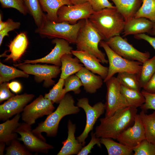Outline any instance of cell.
Returning <instances> with one entry per match:
<instances>
[{"label": "cell", "mask_w": 155, "mask_h": 155, "mask_svg": "<svg viewBox=\"0 0 155 155\" xmlns=\"http://www.w3.org/2000/svg\"><path fill=\"white\" fill-rule=\"evenodd\" d=\"M137 112V108L129 106L109 117L100 119V124L95 129L96 137L116 139L120 134L133 123Z\"/></svg>", "instance_id": "obj_1"}, {"label": "cell", "mask_w": 155, "mask_h": 155, "mask_svg": "<svg viewBox=\"0 0 155 155\" xmlns=\"http://www.w3.org/2000/svg\"><path fill=\"white\" fill-rule=\"evenodd\" d=\"M88 20L105 41L120 35L126 23L124 17L116 7L94 12Z\"/></svg>", "instance_id": "obj_2"}, {"label": "cell", "mask_w": 155, "mask_h": 155, "mask_svg": "<svg viewBox=\"0 0 155 155\" xmlns=\"http://www.w3.org/2000/svg\"><path fill=\"white\" fill-rule=\"evenodd\" d=\"M73 96L67 93L66 94L59 103L56 109L48 115L45 120L38 123L33 133L38 137L46 142L41 134L45 132L46 136L54 137L57 135L60 121L65 116L76 114L80 111V107L74 104Z\"/></svg>", "instance_id": "obj_3"}, {"label": "cell", "mask_w": 155, "mask_h": 155, "mask_svg": "<svg viewBox=\"0 0 155 155\" xmlns=\"http://www.w3.org/2000/svg\"><path fill=\"white\" fill-rule=\"evenodd\" d=\"M84 20H80L74 24H71L66 22H59L50 21L46 18L41 27L36 28L35 32L42 38L63 39L69 43L75 44Z\"/></svg>", "instance_id": "obj_4"}, {"label": "cell", "mask_w": 155, "mask_h": 155, "mask_svg": "<svg viewBox=\"0 0 155 155\" xmlns=\"http://www.w3.org/2000/svg\"><path fill=\"white\" fill-rule=\"evenodd\" d=\"M102 40V37L88 19L84 20L77 38L76 50L86 52L97 58L101 63L107 64L108 61L105 53L98 49V44Z\"/></svg>", "instance_id": "obj_5"}, {"label": "cell", "mask_w": 155, "mask_h": 155, "mask_svg": "<svg viewBox=\"0 0 155 155\" xmlns=\"http://www.w3.org/2000/svg\"><path fill=\"white\" fill-rule=\"evenodd\" d=\"M99 44L105 51L109 64L108 74L103 80L104 82L105 83L117 73L127 72L137 74L140 72L142 63L137 61L127 60L119 56L104 40H101Z\"/></svg>", "instance_id": "obj_6"}, {"label": "cell", "mask_w": 155, "mask_h": 155, "mask_svg": "<svg viewBox=\"0 0 155 155\" xmlns=\"http://www.w3.org/2000/svg\"><path fill=\"white\" fill-rule=\"evenodd\" d=\"M13 65L28 74L34 75L37 82L44 81L43 86L45 88L55 85V82L53 79L56 78L61 72L60 67L55 65L22 63Z\"/></svg>", "instance_id": "obj_7"}, {"label": "cell", "mask_w": 155, "mask_h": 155, "mask_svg": "<svg viewBox=\"0 0 155 155\" xmlns=\"http://www.w3.org/2000/svg\"><path fill=\"white\" fill-rule=\"evenodd\" d=\"M105 83L107 91L106 102L104 104L105 117H108L129 105L121 92V85L117 77L113 76Z\"/></svg>", "instance_id": "obj_8"}, {"label": "cell", "mask_w": 155, "mask_h": 155, "mask_svg": "<svg viewBox=\"0 0 155 155\" xmlns=\"http://www.w3.org/2000/svg\"><path fill=\"white\" fill-rule=\"evenodd\" d=\"M76 105L84 111L86 116V124L84 129L82 133L76 137L79 142L84 146L85 140L89 132L92 130L97 119L104 113L105 110V104L100 102L91 106L88 98L84 97L79 99Z\"/></svg>", "instance_id": "obj_9"}, {"label": "cell", "mask_w": 155, "mask_h": 155, "mask_svg": "<svg viewBox=\"0 0 155 155\" xmlns=\"http://www.w3.org/2000/svg\"><path fill=\"white\" fill-rule=\"evenodd\" d=\"M105 42L115 53L126 59L143 63L150 57L149 52L138 51L120 35L113 36Z\"/></svg>", "instance_id": "obj_10"}, {"label": "cell", "mask_w": 155, "mask_h": 155, "mask_svg": "<svg viewBox=\"0 0 155 155\" xmlns=\"http://www.w3.org/2000/svg\"><path fill=\"white\" fill-rule=\"evenodd\" d=\"M55 108L51 100L40 95L25 106L21 115L22 119L24 122L32 125L38 119L50 115Z\"/></svg>", "instance_id": "obj_11"}, {"label": "cell", "mask_w": 155, "mask_h": 155, "mask_svg": "<svg viewBox=\"0 0 155 155\" xmlns=\"http://www.w3.org/2000/svg\"><path fill=\"white\" fill-rule=\"evenodd\" d=\"M16 132L21 136L17 139L22 141L26 149L30 152L48 153L54 147L36 135L33 132L31 125L26 123H20Z\"/></svg>", "instance_id": "obj_12"}, {"label": "cell", "mask_w": 155, "mask_h": 155, "mask_svg": "<svg viewBox=\"0 0 155 155\" xmlns=\"http://www.w3.org/2000/svg\"><path fill=\"white\" fill-rule=\"evenodd\" d=\"M94 12L88 2L81 4L64 5L58 11V22L74 24L80 20L88 19Z\"/></svg>", "instance_id": "obj_13"}, {"label": "cell", "mask_w": 155, "mask_h": 155, "mask_svg": "<svg viewBox=\"0 0 155 155\" xmlns=\"http://www.w3.org/2000/svg\"><path fill=\"white\" fill-rule=\"evenodd\" d=\"M144 127L139 114L135 115L133 125L120 134L116 140L121 144L133 150L146 139Z\"/></svg>", "instance_id": "obj_14"}, {"label": "cell", "mask_w": 155, "mask_h": 155, "mask_svg": "<svg viewBox=\"0 0 155 155\" xmlns=\"http://www.w3.org/2000/svg\"><path fill=\"white\" fill-rule=\"evenodd\" d=\"M52 42L55 44V47L46 55L40 59L25 60L22 63L34 64L37 63H45L61 66V57L65 54H72L71 51L73 48L69 45V43L64 39L54 38Z\"/></svg>", "instance_id": "obj_15"}, {"label": "cell", "mask_w": 155, "mask_h": 155, "mask_svg": "<svg viewBox=\"0 0 155 155\" xmlns=\"http://www.w3.org/2000/svg\"><path fill=\"white\" fill-rule=\"evenodd\" d=\"M34 97L32 94L25 93L14 95L0 105V120L6 121L22 112L27 104Z\"/></svg>", "instance_id": "obj_16"}, {"label": "cell", "mask_w": 155, "mask_h": 155, "mask_svg": "<svg viewBox=\"0 0 155 155\" xmlns=\"http://www.w3.org/2000/svg\"><path fill=\"white\" fill-rule=\"evenodd\" d=\"M71 53L77 57L85 67L94 74L100 76L103 79L107 77L108 67L102 65L97 58L88 53L82 51L72 50Z\"/></svg>", "instance_id": "obj_17"}, {"label": "cell", "mask_w": 155, "mask_h": 155, "mask_svg": "<svg viewBox=\"0 0 155 155\" xmlns=\"http://www.w3.org/2000/svg\"><path fill=\"white\" fill-rule=\"evenodd\" d=\"M67 126V138L62 142L63 146L57 155H77L83 146L82 144L79 142L75 137V125L69 120Z\"/></svg>", "instance_id": "obj_18"}, {"label": "cell", "mask_w": 155, "mask_h": 155, "mask_svg": "<svg viewBox=\"0 0 155 155\" xmlns=\"http://www.w3.org/2000/svg\"><path fill=\"white\" fill-rule=\"evenodd\" d=\"M28 44L26 34L24 32L20 33L11 42L8 46V51L10 52V54L7 55L3 53L1 55L0 57H6V61L11 59L14 62L17 61L25 51Z\"/></svg>", "instance_id": "obj_19"}, {"label": "cell", "mask_w": 155, "mask_h": 155, "mask_svg": "<svg viewBox=\"0 0 155 155\" xmlns=\"http://www.w3.org/2000/svg\"><path fill=\"white\" fill-rule=\"evenodd\" d=\"M75 74L81 80L86 92L94 93L103 85V79L100 76L96 75L85 67Z\"/></svg>", "instance_id": "obj_20"}, {"label": "cell", "mask_w": 155, "mask_h": 155, "mask_svg": "<svg viewBox=\"0 0 155 155\" xmlns=\"http://www.w3.org/2000/svg\"><path fill=\"white\" fill-rule=\"evenodd\" d=\"M153 24V22L145 18L134 17L126 23L123 32V37L146 32L149 34Z\"/></svg>", "instance_id": "obj_21"}, {"label": "cell", "mask_w": 155, "mask_h": 155, "mask_svg": "<svg viewBox=\"0 0 155 155\" xmlns=\"http://www.w3.org/2000/svg\"><path fill=\"white\" fill-rule=\"evenodd\" d=\"M21 116L20 113L17 114L12 119L0 124V142L9 145L12 140L18 138V133L15 131L20 124L19 121Z\"/></svg>", "instance_id": "obj_22"}, {"label": "cell", "mask_w": 155, "mask_h": 155, "mask_svg": "<svg viewBox=\"0 0 155 155\" xmlns=\"http://www.w3.org/2000/svg\"><path fill=\"white\" fill-rule=\"evenodd\" d=\"M110 0L114 3L115 6L124 17L126 23L134 17L142 2V0Z\"/></svg>", "instance_id": "obj_23"}, {"label": "cell", "mask_w": 155, "mask_h": 155, "mask_svg": "<svg viewBox=\"0 0 155 155\" xmlns=\"http://www.w3.org/2000/svg\"><path fill=\"white\" fill-rule=\"evenodd\" d=\"M61 74L60 78L65 80L69 76L76 73L83 67L76 57L73 58L72 54L64 55L61 59Z\"/></svg>", "instance_id": "obj_24"}, {"label": "cell", "mask_w": 155, "mask_h": 155, "mask_svg": "<svg viewBox=\"0 0 155 155\" xmlns=\"http://www.w3.org/2000/svg\"><path fill=\"white\" fill-rule=\"evenodd\" d=\"M42 10L47 13L46 19L58 22L57 13L59 8L65 5H72L69 0H38Z\"/></svg>", "instance_id": "obj_25"}, {"label": "cell", "mask_w": 155, "mask_h": 155, "mask_svg": "<svg viewBox=\"0 0 155 155\" xmlns=\"http://www.w3.org/2000/svg\"><path fill=\"white\" fill-rule=\"evenodd\" d=\"M139 115L144 127L146 139L155 144V111L148 115L142 110Z\"/></svg>", "instance_id": "obj_26"}, {"label": "cell", "mask_w": 155, "mask_h": 155, "mask_svg": "<svg viewBox=\"0 0 155 155\" xmlns=\"http://www.w3.org/2000/svg\"><path fill=\"white\" fill-rule=\"evenodd\" d=\"M101 144L104 146L108 155H130L133 151L126 146L117 142L111 138H100Z\"/></svg>", "instance_id": "obj_27"}, {"label": "cell", "mask_w": 155, "mask_h": 155, "mask_svg": "<svg viewBox=\"0 0 155 155\" xmlns=\"http://www.w3.org/2000/svg\"><path fill=\"white\" fill-rule=\"evenodd\" d=\"M24 2L37 28H40L46 19V16L43 12L39 0H24Z\"/></svg>", "instance_id": "obj_28"}, {"label": "cell", "mask_w": 155, "mask_h": 155, "mask_svg": "<svg viewBox=\"0 0 155 155\" xmlns=\"http://www.w3.org/2000/svg\"><path fill=\"white\" fill-rule=\"evenodd\" d=\"M120 90L129 106L137 108L144 103L145 98L140 91L129 89L121 85Z\"/></svg>", "instance_id": "obj_29"}, {"label": "cell", "mask_w": 155, "mask_h": 155, "mask_svg": "<svg viewBox=\"0 0 155 155\" xmlns=\"http://www.w3.org/2000/svg\"><path fill=\"white\" fill-rule=\"evenodd\" d=\"M155 73V56L142 63L141 71L137 75L141 88H143Z\"/></svg>", "instance_id": "obj_30"}, {"label": "cell", "mask_w": 155, "mask_h": 155, "mask_svg": "<svg viewBox=\"0 0 155 155\" xmlns=\"http://www.w3.org/2000/svg\"><path fill=\"white\" fill-rule=\"evenodd\" d=\"M29 76L28 74L23 71L0 62V84L17 78H28Z\"/></svg>", "instance_id": "obj_31"}, {"label": "cell", "mask_w": 155, "mask_h": 155, "mask_svg": "<svg viewBox=\"0 0 155 155\" xmlns=\"http://www.w3.org/2000/svg\"><path fill=\"white\" fill-rule=\"evenodd\" d=\"M137 74L127 72L118 73L117 78L120 84L127 88L140 91L141 88Z\"/></svg>", "instance_id": "obj_32"}, {"label": "cell", "mask_w": 155, "mask_h": 155, "mask_svg": "<svg viewBox=\"0 0 155 155\" xmlns=\"http://www.w3.org/2000/svg\"><path fill=\"white\" fill-rule=\"evenodd\" d=\"M134 17L144 18L155 22V0H142V4Z\"/></svg>", "instance_id": "obj_33"}, {"label": "cell", "mask_w": 155, "mask_h": 155, "mask_svg": "<svg viewBox=\"0 0 155 155\" xmlns=\"http://www.w3.org/2000/svg\"><path fill=\"white\" fill-rule=\"evenodd\" d=\"M64 82L65 80L60 78L49 92L44 94V97L51 100L53 104H59L66 94L63 88Z\"/></svg>", "instance_id": "obj_34"}, {"label": "cell", "mask_w": 155, "mask_h": 155, "mask_svg": "<svg viewBox=\"0 0 155 155\" xmlns=\"http://www.w3.org/2000/svg\"><path fill=\"white\" fill-rule=\"evenodd\" d=\"M64 86L65 94L72 91L75 94H79L81 91L80 87L83 85L80 78L75 74H73L65 80Z\"/></svg>", "instance_id": "obj_35"}, {"label": "cell", "mask_w": 155, "mask_h": 155, "mask_svg": "<svg viewBox=\"0 0 155 155\" xmlns=\"http://www.w3.org/2000/svg\"><path fill=\"white\" fill-rule=\"evenodd\" d=\"M6 155H31L32 153L24 145L22 144L18 140L15 139L11 142L6 149Z\"/></svg>", "instance_id": "obj_36"}, {"label": "cell", "mask_w": 155, "mask_h": 155, "mask_svg": "<svg viewBox=\"0 0 155 155\" xmlns=\"http://www.w3.org/2000/svg\"><path fill=\"white\" fill-rule=\"evenodd\" d=\"M3 8H13L18 10L20 13L26 15L29 13V11L24 1L22 0H0Z\"/></svg>", "instance_id": "obj_37"}, {"label": "cell", "mask_w": 155, "mask_h": 155, "mask_svg": "<svg viewBox=\"0 0 155 155\" xmlns=\"http://www.w3.org/2000/svg\"><path fill=\"white\" fill-rule=\"evenodd\" d=\"M134 155H155V144L146 139L143 140L140 145L133 150Z\"/></svg>", "instance_id": "obj_38"}, {"label": "cell", "mask_w": 155, "mask_h": 155, "mask_svg": "<svg viewBox=\"0 0 155 155\" xmlns=\"http://www.w3.org/2000/svg\"><path fill=\"white\" fill-rule=\"evenodd\" d=\"M6 21L7 24L5 27L3 29L0 31V46L4 37L9 36L8 33L11 31L18 29L21 25L20 22L14 21L11 18H8Z\"/></svg>", "instance_id": "obj_39"}, {"label": "cell", "mask_w": 155, "mask_h": 155, "mask_svg": "<svg viewBox=\"0 0 155 155\" xmlns=\"http://www.w3.org/2000/svg\"><path fill=\"white\" fill-rule=\"evenodd\" d=\"M141 92L145 99L144 103L140 107L141 110L144 111L149 109L155 111V93H150L144 90Z\"/></svg>", "instance_id": "obj_40"}, {"label": "cell", "mask_w": 155, "mask_h": 155, "mask_svg": "<svg viewBox=\"0 0 155 155\" xmlns=\"http://www.w3.org/2000/svg\"><path fill=\"white\" fill-rule=\"evenodd\" d=\"M91 139L89 143L86 146L83 147L77 155H87L91 153V150L94 145H97L101 148L100 138L96 137L95 133L93 132L91 133Z\"/></svg>", "instance_id": "obj_41"}, {"label": "cell", "mask_w": 155, "mask_h": 155, "mask_svg": "<svg viewBox=\"0 0 155 155\" xmlns=\"http://www.w3.org/2000/svg\"><path fill=\"white\" fill-rule=\"evenodd\" d=\"M88 2L94 12L98 11L106 8L115 7L108 0H88Z\"/></svg>", "instance_id": "obj_42"}, {"label": "cell", "mask_w": 155, "mask_h": 155, "mask_svg": "<svg viewBox=\"0 0 155 155\" xmlns=\"http://www.w3.org/2000/svg\"><path fill=\"white\" fill-rule=\"evenodd\" d=\"M8 82H4L0 84V102L7 100L14 95L9 90Z\"/></svg>", "instance_id": "obj_43"}, {"label": "cell", "mask_w": 155, "mask_h": 155, "mask_svg": "<svg viewBox=\"0 0 155 155\" xmlns=\"http://www.w3.org/2000/svg\"><path fill=\"white\" fill-rule=\"evenodd\" d=\"M143 88L147 92L155 93V73Z\"/></svg>", "instance_id": "obj_44"}, {"label": "cell", "mask_w": 155, "mask_h": 155, "mask_svg": "<svg viewBox=\"0 0 155 155\" xmlns=\"http://www.w3.org/2000/svg\"><path fill=\"white\" fill-rule=\"evenodd\" d=\"M134 37L137 39H143L147 41L155 50V37H151L144 33L135 35Z\"/></svg>", "instance_id": "obj_45"}, {"label": "cell", "mask_w": 155, "mask_h": 155, "mask_svg": "<svg viewBox=\"0 0 155 155\" xmlns=\"http://www.w3.org/2000/svg\"><path fill=\"white\" fill-rule=\"evenodd\" d=\"M8 86L12 92L16 94L20 92L22 88V86L20 83L17 81H13L8 83Z\"/></svg>", "instance_id": "obj_46"}, {"label": "cell", "mask_w": 155, "mask_h": 155, "mask_svg": "<svg viewBox=\"0 0 155 155\" xmlns=\"http://www.w3.org/2000/svg\"><path fill=\"white\" fill-rule=\"evenodd\" d=\"M72 5H78L88 2V0H69Z\"/></svg>", "instance_id": "obj_47"}, {"label": "cell", "mask_w": 155, "mask_h": 155, "mask_svg": "<svg viewBox=\"0 0 155 155\" xmlns=\"http://www.w3.org/2000/svg\"><path fill=\"white\" fill-rule=\"evenodd\" d=\"M7 24L6 21L3 22L2 20V14H0V31L3 29L5 27Z\"/></svg>", "instance_id": "obj_48"}, {"label": "cell", "mask_w": 155, "mask_h": 155, "mask_svg": "<svg viewBox=\"0 0 155 155\" xmlns=\"http://www.w3.org/2000/svg\"><path fill=\"white\" fill-rule=\"evenodd\" d=\"M5 143L2 142H0V155L4 154V151L5 147Z\"/></svg>", "instance_id": "obj_49"}, {"label": "cell", "mask_w": 155, "mask_h": 155, "mask_svg": "<svg viewBox=\"0 0 155 155\" xmlns=\"http://www.w3.org/2000/svg\"><path fill=\"white\" fill-rule=\"evenodd\" d=\"M149 34L151 35H154L155 36V22H154L152 28Z\"/></svg>", "instance_id": "obj_50"}, {"label": "cell", "mask_w": 155, "mask_h": 155, "mask_svg": "<svg viewBox=\"0 0 155 155\" xmlns=\"http://www.w3.org/2000/svg\"><path fill=\"white\" fill-rule=\"evenodd\" d=\"M24 2V0H22Z\"/></svg>", "instance_id": "obj_51"}]
</instances>
